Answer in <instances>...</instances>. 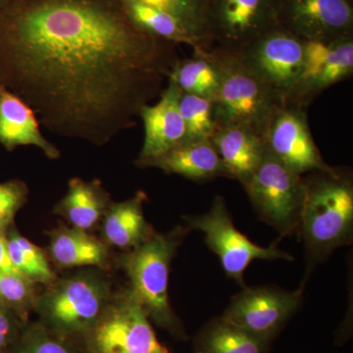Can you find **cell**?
Listing matches in <instances>:
<instances>
[{"instance_id": "cell-6", "label": "cell", "mask_w": 353, "mask_h": 353, "mask_svg": "<svg viewBox=\"0 0 353 353\" xmlns=\"http://www.w3.org/2000/svg\"><path fill=\"white\" fill-rule=\"evenodd\" d=\"M243 187L262 221L282 236L296 231L305 197L303 176L266 150L259 168Z\"/></svg>"}, {"instance_id": "cell-21", "label": "cell", "mask_w": 353, "mask_h": 353, "mask_svg": "<svg viewBox=\"0 0 353 353\" xmlns=\"http://www.w3.org/2000/svg\"><path fill=\"white\" fill-rule=\"evenodd\" d=\"M111 202L110 194L101 181L95 179L87 182L73 178L66 194L55 206L54 213L64 217L71 227L90 232L101 223Z\"/></svg>"}, {"instance_id": "cell-22", "label": "cell", "mask_w": 353, "mask_h": 353, "mask_svg": "<svg viewBox=\"0 0 353 353\" xmlns=\"http://www.w3.org/2000/svg\"><path fill=\"white\" fill-rule=\"evenodd\" d=\"M120 1L128 17L146 34L175 46L188 44L194 50H208L196 36L170 14L139 0Z\"/></svg>"}, {"instance_id": "cell-17", "label": "cell", "mask_w": 353, "mask_h": 353, "mask_svg": "<svg viewBox=\"0 0 353 353\" xmlns=\"http://www.w3.org/2000/svg\"><path fill=\"white\" fill-rule=\"evenodd\" d=\"M39 125L31 106L0 85V145L8 152L18 146H37L46 157L58 159L59 150L44 138Z\"/></svg>"}, {"instance_id": "cell-33", "label": "cell", "mask_w": 353, "mask_h": 353, "mask_svg": "<svg viewBox=\"0 0 353 353\" xmlns=\"http://www.w3.org/2000/svg\"><path fill=\"white\" fill-rule=\"evenodd\" d=\"M9 0H0V8H1L2 6H6L7 2H8Z\"/></svg>"}, {"instance_id": "cell-15", "label": "cell", "mask_w": 353, "mask_h": 353, "mask_svg": "<svg viewBox=\"0 0 353 353\" xmlns=\"http://www.w3.org/2000/svg\"><path fill=\"white\" fill-rule=\"evenodd\" d=\"M181 94L175 83L168 82L154 105L146 104L141 109L145 139L138 160L159 157L185 139V123L179 108Z\"/></svg>"}, {"instance_id": "cell-16", "label": "cell", "mask_w": 353, "mask_h": 353, "mask_svg": "<svg viewBox=\"0 0 353 353\" xmlns=\"http://www.w3.org/2000/svg\"><path fill=\"white\" fill-rule=\"evenodd\" d=\"M141 168L161 169L196 182L226 176L219 155L210 139H183L168 152L146 160H137Z\"/></svg>"}, {"instance_id": "cell-5", "label": "cell", "mask_w": 353, "mask_h": 353, "mask_svg": "<svg viewBox=\"0 0 353 353\" xmlns=\"http://www.w3.org/2000/svg\"><path fill=\"white\" fill-rule=\"evenodd\" d=\"M111 283L95 270L57 279L37 296L34 310L52 333L73 341L83 340L112 301Z\"/></svg>"}, {"instance_id": "cell-32", "label": "cell", "mask_w": 353, "mask_h": 353, "mask_svg": "<svg viewBox=\"0 0 353 353\" xmlns=\"http://www.w3.org/2000/svg\"><path fill=\"white\" fill-rule=\"evenodd\" d=\"M0 272L23 277L11 260L7 245L6 233H0Z\"/></svg>"}, {"instance_id": "cell-29", "label": "cell", "mask_w": 353, "mask_h": 353, "mask_svg": "<svg viewBox=\"0 0 353 353\" xmlns=\"http://www.w3.org/2000/svg\"><path fill=\"white\" fill-rule=\"evenodd\" d=\"M32 285L27 279L0 272V303L15 312L24 323L36 303Z\"/></svg>"}, {"instance_id": "cell-19", "label": "cell", "mask_w": 353, "mask_h": 353, "mask_svg": "<svg viewBox=\"0 0 353 353\" xmlns=\"http://www.w3.org/2000/svg\"><path fill=\"white\" fill-rule=\"evenodd\" d=\"M146 199L145 192L139 190L127 201L111 202L101 220L102 238L109 248L127 252L152 238L155 232L143 212Z\"/></svg>"}, {"instance_id": "cell-20", "label": "cell", "mask_w": 353, "mask_h": 353, "mask_svg": "<svg viewBox=\"0 0 353 353\" xmlns=\"http://www.w3.org/2000/svg\"><path fill=\"white\" fill-rule=\"evenodd\" d=\"M48 255L60 268H103L108 264L109 246L90 232L60 227L50 232Z\"/></svg>"}, {"instance_id": "cell-31", "label": "cell", "mask_w": 353, "mask_h": 353, "mask_svg": "<svg viewBox=\"0 0 353 353\" xmlns=\"http://www.w3.org/2000/svg\"><path fill=\"white\" fill-rule=\"evenodd\" d=\"M25 324L19 316L0 303V353H10Z\"/></svg>"}, {"instance_id": "cell-10", "label": "cell", "mask_w": 353, "mask_h": 353, "mask_svg": "<svg viewBox=\"0 0 353 353\" xmlns=\"http://www.w3.org/2000/svg\"><path fill=\"white\" fill-rule=\"evenodd\" d=\"M279 0H209L208 36L212 46L241 51L278 25Z\"/></svg>"}, {"instance_id": "cell-11", "label": "cell", "mask_w": 353, "mask_h": 353, "mask_svg": "<svg viewBox=\"0 0 353 353\" xmlns=\"http://www.w3.org/2000/svg\"><path fill=\"white\" fill-rule=\"evenodd\" d=\"M303 285L289 292L273 287L243 288L233 297L222 317L267 341L285 326L303 301Z\"/></svg>"}, {"instance_id": "cell-18", "label": "cell", "mask_w": 353, "mask_h": 353, "mask_svg": "<svg viewBox=\"0 0 353 353\" xmlns=\"http://www.w3.org/2000/svg\"><path fill=\"white\" fill-rule=\"evenodd\" d=\"M219 155L227 178L245 185L263 159V139L241 126L217 128L210 139Z\"/></svg>"}, {"instance_id": "cell-3", "label": "cell", "mask_w": 353, "mask_h": 353, "mask_svg": "<svg viewBox=\"0 0 353 353\" xmlns=\"http://www.w3.org/2000/svg\"><path fill=\"white\" fill-rule=\"evenodd\" d=\"M217 65L220 85L213 101L217 128L241 126L264 138L272 118L284 102L245 63L239 51L209 48Z\"/></svg>"}, {"instance_id": "cell-7", "label": "cell", "mask_w": 353, "mask_h": 353, "mask_svg": "<svg viewBox=\"0 0 353 353\" xmlns=\"http://www.w3.org/2000/svg\"><path fill=\"white\" fill-rule=\"evenodd\" d=\"M145 309L129 289L113 297L83 338L88 353H170L158 341Z\"/></svg>"}, {"instance_id": "cell-26", "label": "cell", "mask_w": 353, "mask_h": 353, "mask_svg": "<svg viewBox=\"0 0 353 353\" xmlns=\"http://www.w3.org/2000/svg\"><path fill=\"white\" fill-rule=\"evenodd\" d=\"M175 17L206 48L212 46L208 36V14L209 0H139Z\"/></svg>"}, {"instance_id": "cell-27", "label": "cell", "mask_w": 353, "mask_h": 353, "mask_svg": "<svg viewBox=\"0 0 353 353\" xmlns=\"http://www.w3.org/2000/svg\"><path fill=\"white\" fill-rule=\"evenodd\" d=\"M179 108L185 123V139L212 138L217 130L212 101L182 92Z\"/></svg>"}, {"instance_id": "cell-24", "label": "cell", "mask_w": 353, "mask_h": 353, "mask_svg": "<svg viewBox=\"0 0 353 353\" xmlns=\"http://www.w3.org/2000/svg\"><path fill=\"white\" fill-rule=\"evenodd\" d=\"M269 343L220 317L202 329L197 353H265Z\"/></svg>"}, {"instance_id": "cell-2", "label": "cell", "mask_w": 353, "mask_h": 353, "mask_svg": "<svg viewBox=\"0 0 353 353\" xmlns=\"http://www.w3.org/2000/svg\"><path fill=\"white\" fill-rule=\"evenodd\" d=\"M305 185L299 236L307 254L308 273L353 240V176L350 169L330 166L303 176Z\"/></svg>"}, {"instance_id": "cell-28", "label": "cell", "mask_w": 353, "mask_h": 353, "mask_svg": "<svg viewBox=\"0 0 353 353\" xmlns=\"http://www.w3.org/2000/svg\"><path fill=\"white\" fill-rule=\"evenodd\" d=\"M10 353H82L73 341L52 333L41 322L24 326Z\"/></svg>"}, {"instance_id": "cell-23", "label": "cell", "mask_w": 353, "mask_h": 353, "mask_svg": "<svg viewBox=\"0 0 353 353\" xmlns=\"http://www.w3.org/2000/svg\"><path fill=\"white\" fill-rule=\"evenodd\" d=\"M167 79L181 92L212 101L219 90V70L208 50H194V57L176 60Z\"/></svg>"}, {"instance_id": "cell-4", "label": "cell", "mask_w": 353, "mask_h": 353, "mask_svg": "<svg viewBox=\"0 0 353 353\" xmlns=\"http://www.w3.org/2000/svg\"><path fill=\"white\" fill-rule=\"evenodd\" d=\"M190 231L188 227H176L170 233H154L121 257V266L129 280L128 289L150 321L181 339H185V334L169 301V274L176 250Z\"/></svg>"}, {"instance_id": "cell-1", "label": "cell", "mask_w": 353, "mask_h": 353, "mask_svg": "<svg viewBox=\"0 0 353 353\" xmlns=\"http://www.w3.org/2000/svg\"><path fill=\"white\" fill-rule=\"evenodd\" d=\"M175 44L146 34L120 0H9L0 8V85L46 129L101 146L161 94Z\"/></svg>"}, {"instance_id": "cell-30", "label": "cell", "mask_w": 353, "mask_h": 353, "mask_svg": "<svg viewBox=\"0 0 353 353\" xmlns=\"http://www.w3.org/2000/svg\"><path fill=\"white\" fill-rule=\"evenodd\" d=\"M28 194L29 190L23 181L0 183V233H6L13 226L16 214L27 202Z\"/></svg>"}, {"instance_id": "cell-25", "label": "cell", "mask_w": 353, "mask_h": 353, "mask_svg": "<svg viewBox=\"0 0 353 353\" xmlns=\"http://www.w3.org/2000/svg\"><path fill=\"white\" fill-rule=\"evenodd\" d=\"M11 260L23 277L32 284L50 285L57 280L48 254L39 246L24 238L13 226L6 232Z\"/></svg>"}, {"instance_id": "cell-9", "label": "cell", "mask_w": 353, "mask_h": 353, "mask_svg": "<svg viewBox=\"0 0 353 353\" xmlns=\"http://www.w3.org/2000/svg\"><path fill=\"white\" fill-rule=\"evenodd\" d=\"M239 52L245 63L287 105L303 69V39L277 25Z\"/></svg>"}, {"instance_id": "cell-12", "label": "cell", "mask_w": 353, "mask_h": 353, "mask_svg": "<svg viewBox=\"0 0 353 353\" xmlns=\"http://www.w3.org/2000/svg\"><path fill=\"white\" fill-rule=\"evenodd\" d=\"M353 36L304 41L303 69L287 105L305 108L327 88L352 78Z\"/></svg>"}, {"instance_id": "cell-8", "label": "cell", "mask_w": 353, "mask_h": 353, "mask_svg": "<svg viewBox=\"0 0 353 353\" xmlns=\"http://www.w3.org/2000/svg\"><path fill=\"white\" fill-rule=\"evenodd\" d=\"M190 230H199L205 236L208 248L219 257L225 273L245 288L243 274L254 260H287L294 257L278 248V241L263 248L250 241L234 227L226 202L216 196L205 214L185 216Z\"/></svg>"}, {"instance_id": "cell-13", "label": "cell", "mask_w": 353, "mask_h": 353, "mask_svg": "<svg viewBox=\"0 0 353 353\" xmlns=\"http://www.w3.org/2000/svg\"><path fill=\"white\" fill-rule=\"evenodd\" d=\"M263 141L272 157L299 175L330 167L315 145L303 108L285 105L279 109L267 128Z\"/></svg>"}, {"instance_id": "cell-14", "label": "cell", "mask_w": 353, "mask_h": 353, "mask_svg": "<svg viewBox=\"0 0 353 353\" xmlns=\"http://www.w3.org/2000/svg\"><path fill=\"white\" fill-rule=\"evenodd\" d=\"M277 22L303 41L353 36V0H279Z\"/></svg>"}]
</instances>
